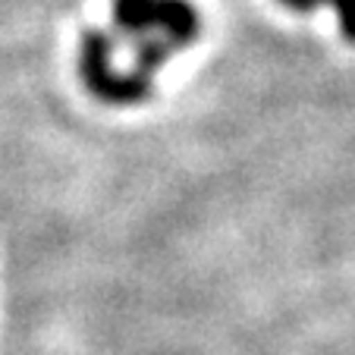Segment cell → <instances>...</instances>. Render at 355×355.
<instances>
[{
    "mask_svg": "<svg viewBox=\"0 0 355 355\" xmlns=\"http://www.w3.org/2000/svg\"><path fill=\"white\" fill-rule=\"evenodd\" d=\"M114 38L101 28L82 32L79 41V79L92 98L110 107H132L155 94V79L141 73H114Z\"/></svg>",
    "mask_w": 355,
    "mask_h": 355,
    "instance_id": "obj_1",
    "label": "cell"
},
{
    "mask_svg": "<svg viewBox=\"0 0 355 355\" xmlns=\"http://www.w3.org/2000/svg\"><path fill=\"white\" fill-rule=\"evenodd\" d=\"M164 32V38L182 51L201 35V16L189 0H155L151 7V32Z\"/></svg>",
    "mask_w": 355,
    "mask_h": 355,
    "instance_id": "obj_2",
    "label": "cell"
},
{
    "mask_svg": "<svg viewBox=\"0 0 355 355\" xmlns=\"http://www.w3.org/2000/svg\"><path fill=\"white\" fill-rule=\"evenodd\" d=\"M151 7H155V0H114L116 35L132 41L151 35Z\"/></svg>",
    "mask_w": 355,
    "mask_h": 355,
    "instance_id": "obj_3",
    "label": "cell"
},
{
    "mask_svg": "<svg viewBox=\"0 0 355 355\" xmlns=\"http://www.w3.org/2000/svg\"><path fill=\"white\" fill-rule=\"evenodd\" d=\"M170 54H176V47L164 35L161 38L157 35H145V38H139V47H135V73L155 76L167 63Z\"/></svg>",
    "mask_w": 355,
    "mask_h": 355,
    "instance_id": "obj_4",
    "label": "cell"
},
{
    "mask_svg": "<svg viewBox=\"0 0 355 355\" xmlns=\"http://www.w3.org/2000/svg\"><path fill=\"white\" fill-rule=\"evenodd\" d=\"M280 3L295 10V13H309L318 3H330L340 16V32L346 38V44H355V0H280Z\"/></svg>",
    "mask_w": 355,
    "mask_h": 355,
    "instance_id": "obj_5",
    "label": "cell"
}]
</instances>
